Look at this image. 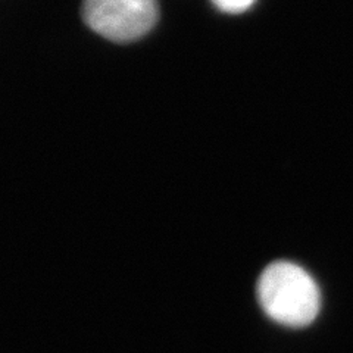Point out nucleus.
Segmentation results:
<instances>
[{
	"label": "nucleus",
	"mask_w": 353,
	"mask_h": 353,
	"mask_svg": "<svg viewBox=\"0 0 353 353\" xmlns=\"http://www.w3.org/2000/svg\"><path fill=\"white\" fill-rule=\"evenodd\" d=\"M83 18L99 36L131 43L146 36L159 18L158 0H84Z\"/></svg>",
	"instance_id": "f03ea898"
},
{
	"label": "nucleus",
	"mask_w": 353,
	"mask_h": 353,
	"mask_svg": "<svg viewBox=\"0 0 353 353\" xmlns=\"http://www.w3.org/2000/svg\"><path fill=\"white\" fill-rule=\"evenodd\" d=\"M256 294L265 315L285 327L312 324L321 307V294L311 274L289 261H275L265 267Z\"/></svg>",
	"instance_id": "f257e3e1"
},
{
	"label": "nucleus",
	"mask_w": 353,
	"mask_h": 353,
	"mask_svg": "<svg viewBox=\"0 0 353 353\" xmlns=\"http://www.w3.org/2000/svg\"><path fill=\"white\" fill-rule=\"evenodd\" d=\"M256 0H212V3L223 12L241 14L252 8Z\"/></svg>",
	"instance_id": "7ed1b4c3"
}]
</instances>
